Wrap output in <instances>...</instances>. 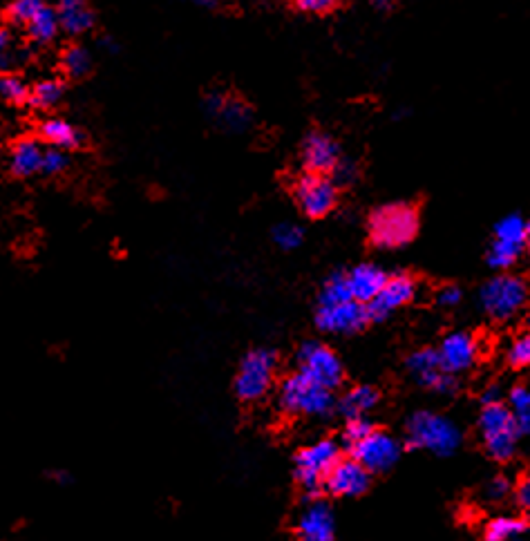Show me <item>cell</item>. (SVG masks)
Here are the masks:
<instances>
[{"label":"cell","instance_id":"obj_1","mask_svg":"<svg viewBox=\"0 0 530 541\" xmlns=\"http://www.w3.org/2000/svg\"><path fill=\"white\" fill-rule=\"evenodd\" d=\"M280 405L289 414L327 416L334 410V389L316 383L305 372H296L280 385Z\"/></svg>","mask_w":530,"mask_h":541},{"label":"cell","instance_id":"obj_2","mask_svg":"<svg viewBox=\"0 0 530 541\" xmlns=\"http://www.w3.org/2000/svg\"><path fill=\"white\" fill-rule=\"evenodd\" d=\"M410 448L428 450L439 457H450L459 450L461 432L446 416L432 412H416L408 421Z\"/></svg>","mask_w":530,"mask_h":541},{"label":"cell","instance_id":"obj_3","mask_svg":"<svg viewBox=\"0 0 530 541\" xmlns=\"http://www.w3.org/2000/svg\"><path fill=\"white\" fill-rule=\"evenodd\" d=\"M479 432L492 459L510 461L515 457L517 441L522 432H519L510 407H506L501 401L486 403L479 416Z\"/></svg>","mask_w":530,"mask_h":541},{"label":"cell","instance_id":"obj_4","mask_svg":"<svg viewBox=\"0 0 530 541\" xmlns=\"http://www.w3.org/2000/svg\"><path fill=\"white\" fill-rule=\"evenodd\" d=\"M419 217L410 204H385L369 217V237L381 249H399L414 240Z\"/></svg>","mask_w":530,"mask_h":541},{"label":"cell","instance_id":"obj_5","mask_svg":"<svg viewBox=\"0 0 530 541\" xmlns=\"http://www.w3.org/2000/svg\"><path fill=\"white\" fill-rule=\"evenodd\" d=\"M528 287L517 275H497L479 291V302L488 316L506 320L526 305Z\"/></svg>","mask_w":530,"mask_h":541},{"label":"cell","instance_id":"obj_6","mask_svg":"<svg viewBox=\"0 0 530 541\" xmlns=\"http://www.w3.org/2000/svg\"><path fill=\"white\" fill-rule=\"evenodd\" d=\"M276 354L271 349H253L242 360L240 372L235 376V394L242 401L253 403L269 392L276 374Z\"/></svg>","mask_w":530,"mask_h":541},{"label":"cell","instance_id":"obj_7","mask_svg":"<svg viewBox=\"0 0 530 541\" xmlns=\"http://www.w3.org/2000/svg\"><path fill=\"white\" fill-rule=\"evenodd\" d=\"M338 459H340L338 443L329 439L309 445V448L296 454V479L300 486L307 490L309 499L318 497V490L323 488L325 474Z\"/></svg>","mask_w":530,"mask_h":541},{"label":"cell","instance_id":"obj_8","mask_svg":"<svg viewBox=\"0 0 530 541\" xmlns=\"http://www.w3.org/2000/svg\"><path fill=\"white\" fill-rule=\"evenodd\" d=\"M293 199L300 206V211L311 220L329 215L338 202V186L334 179L320 173H307L296 179L293 184Z\"/></svg>","mask_w":530,"mask_h":541},{"label":"cell","instance_id":"obj_9","mask_svg":"<svg viewBox=\"0 0 530 541\" xmlns=\"http://www.w3.org/2000/svg\"><path fill=\"white\" fill-rule=\"evenodd\" d=\"M369 322V313L365 302L354 298L329 302V305H318L316 325L327 334H356Z\"/></svg>","mask_w":530,"mask_h":541},{"label":"cell","instance_id":"obj_10","mask_svg":"<svg viewBox=\"0 0 530 541\" xmlns=\"http://www.w3.org/2000/svg\"><path fill=\"white\" fill-rule=\"evenodd\" d=\"M349 454H352L356 461H361L369 472H387L399 461L401 445L392 434L381 432L374 427L365 439L349 448Z\"/></svg>","mask_w":530,"mask_h":541},{"label":"cell","instance_id":"obj_11","mask_svg":"<svg viewBox=\"0 0 530 541\" xmlns=\"http://www.w3.org/2000/svg\"><path fill=\"white\" fill-rule=\"evenodd\" d=\"M369 483H372V472L349 454V457H340L331 465L325 474L323 488L334 497H361L363 492H367Z\"/></svg>","mask_w":530,"mask_h":541},{"label":"cell","instance_id":"obj_12","mask_svg":"<svg viewBox=\"0 0 530 541\" xmlns=\"http://www.w3.org/2000/svg\"><path fill=\"white\" fill-rule=\"evenodd\" d=\"M300 372L314 378L316 383L325 385L329 389H336L345 378L343 363L329 347L320 343H305L300 347Z\"/></svg>","mask_w":530,"mask_h":541},{"label":"cell","instance_id":"obj_13","mask_svg":"<svg viewBox=\"0 0 530 541\" xmlns=\"http://www.w3.org/2000/svg\"><path fill=\"white\" fill-rule=\"evenodd\" d=\"M416 296V282L410 275L399 273V275H387L383 289L376 293V296L367 302V313L369 320L381 322L390 318L396 309H401L412 302Z\"/></svg>","mask_w":530,"mask_h":541},{"label":"cell","instance_id":"obj_14","mask_svg":"<svg viewBox=\"0 0 530 541\" xmlns=\"http://www.w3.org/2000/svg\"><path fill=\"white\" fill-rule=\"evenodd\" d=\"M408 369L416 381L425 387H430L432 392L450 396L459 389L457 374H450L441 367L437 349L414 351V354L408 358Z\"/></svg>","mask_w":530,"mask_h":541},{"label":"cell","instance_id":"obj_15","mask_svg":"<svg viewBox=\"0 0 530 541\" xmlns=\"http://www.w3.org/2000/svg\"><path fill=\"white\" fill-rule=\"evenodd\" d=\"M204 108L220 126L231 132H242L251 126V108L238 97H233L229 92L215 90L206 97Z\"/></svg>","mask_w":530,"mask_h":541},{"label":"cell","instance_id":"obj_16","mask_svg":"<svg viewBox=\"0 0 530 541\" xmlns=\"http://www.w3.org/2000/svg\"><path fill=\"white\" fill-rule=\"evenodd\" d=\"M300 153H302V164H305L307 173L329 175L340 161V146L336 144V139L320 130L309 132L305 141H302Z\"/></svg>","mask_w":530,"mask_h":541},{"label":"cell","instance_id":"obj_17","mask_svg":"<svg viewBox=\"0 0 530 541\" xmlns=\"http://www.w3.org/2000/svg\"><path fill=\"white\" fill-rule=\"evenodd\" d=\"M439 363L450 374H461L475 365L479 356V345L466 331H454V334L443 338L441 347L437 349Z\"/></svg>","mask_w":530,"mask_h":541},{"label":"cell","instance_id":"obj_18","mask_svg":"<svg viewBox=\"0 0 530 541\" xmlns=\"http://www.w3.org/2000/svg\"><path fill=\"white\" fill-rule=\"evenodd\" d=\"M296 533L305 541H331L336 537L334 512H331V508L325 501L314 497L309 506L302 510Z\"/></svg>","mask_w":530,"mask_h":541},{"label":"cell","instance_id":"obj_19","mask_svg":"<svg viewBox=\"0 0 530 541\" xmlns=\"http://www.w3.org/2000/svg\"><path fill=\"white\" fill-rule=\"evenodd\" d=\"M345 275H347V284L354 300L365 302V305L383 289V284L387 280V273L383 269H378L376 264H358L356 269H352Z\"/></svg>","mask_w":530,"mask_h":541},{"label":"cell","instance_id":"obj_20","mask_svg":"<svg viewBox=\"0 0 530 541\" xmlns=\"http://www.w3.org/2000/svg\"><path fill=\"white\" fill-rule=\"evenodd\" d=\"M56 16H59L61 30L72 36L90 32L94 25V14L88 0H59V5H56Z\"/></svg>","mask_w":530,"mask_h":541},{"label":"cell","instance_id":"obj_21","mask_svg":"<svg viewBox=\"0 0 530 541\" xmlns=\"http://www.w3.org/2000/svg\"><path fill=\"white\" fill-rule=\"evenodd\" d=\"M43 164V148L32 139L18 141L9 155V168L16 177H32L41 173Z\"/></svg>","mask_w":530,"mask_h":541},{"label":"cell","instance_id":"obj_22","mask_svg":"<svg viewBox=\"0 0 530 541\" xmlns=\"http://www.w3.org/2000/svg\"><path fill=\"white\" fill-rule=\"evenodd\" d=\"M41 139H45L50 146L63 150H74L83 144L81 132L63 119H45L41 123Z\"/></svg>","mask_w":530,"mask_h":541},{"label":"cell","instance_id":"obj_23","mask_svg":"<svg viewBox=\"0 0 530 541\" xmlns=\"http://www.w3.org/2000/svg\"><path fill=\"white\" fill-rule=\"evenodd\" d=\"M378 405V392L369 385H358L354 389L340 398L338 403V412L345 416V419H354V416H365L367 412H372Z\"/></svg>","mask_w":530,"mask_h":541},{"label":"cell","instance_id":"obj_24","mask_svg":"<svg viewBox=\"0 0 530 541\" xmlns=\"http://www.w3.org/2000/svg\"><path fill=\"white\" fill-rule=\"evenodd\" d=\"M25 30H27V34H30V39L36 43H41V45L52 43L56 39V34H59V30H61L56 9L45 3L39 12H36L30 21H27Z\"/></svg>","mask_w":530,"mask_h":541},{"label":"cell","instance_id":"obj_25","mask_svg":"<svg viewBox=\"0 0 530 541\" xmlns=\"http://www.w3.org/2000/svg\"><path fill=\"white\" fill-rule=\"evenodd\" d=\"M530 535V524L519 517H497L488 521L486 539L488 541H517Z\"/></svg>","mask_w":530,"mask_h":541},{"label":"cell","instance_id":"obj_26","mask_svg":"<svg viewBox=\"0 0 530 541\" xmlns=\"http://www.w3.org/2000/svg\"><path fill=\"white\" fill-rule=\"evenodd\" d=\"M61 68H63L65 74H68V77H72V79H81V77H85V74H88L90 68H92V56H90L88 50H85V47H81V45H72V47H68V50L63 52Z\"/></svg>","mask_w":530,"mask_h":541},{"label":"cell","instance_id":"obj_27","mask_svg":"<svg viewBox=\"0 0 530 541\" xmlns=\"http://www.w3.org/2000/svg\"><path fill=\"white\" fill-rule=\"evenodd\" d=\"M63 83L59 79H43L34 85V90L30 92V101L36 108H54L56 103L63 99Z\"/></svg>","mask_w":530,"mask_h":541},{"label":"cell","instance_id":"obj_28","mask_svg":"<svg viewBox=\"0 0 530 541\" xmlns=\"http://www.w3.org/2000/svg\"><path fill=\"white\" fill-rule=\"evenodd\" d=\"M522 251H524V246L495 240V242H492V246H490L488 264H490L492 269H497V271H506V269H510L517 262L519 255H522Z\"/></svg>","mask_w":530,"mask_h":541},{"label":"cell","instance_id":"obj_29","mask_svg":"<svg viewBox=\"0 0 530 541\" xmlns=\"http://www.w3.org/2000/svg\"><path fill=\"white\" fill-rule=\"evenodd\" d=\"M510 412H513L517 427L522 434H530V389L515 387L510 389Z\"/></svg>","mask_w":530,"mask_h":541},{"label":"cell","instance_id":"obj_30","mask_svg":"<svg viewBox=\"0 0 530 541\" xmlns=\"http://www.w3.org/2000/svg\"><path fill=\"white\" fill-rule=\"evenodd\" d=\"M524 233H526V222L522 215H508L495 226V240H501V242L524 246Z\"/></svg>","mask_w":530,"mask_h":541},{"label":"cell","instance_id":"obj_31","mask_svg":"<svg viewBox=\"0 0 530 541\" xmlns=\"http://www.w3.org/2000/svg\"><path fill=\"white\" fill-rule=\"evenodd\" d=\"M349 298H354V296H352V291H349L347 275L334 273V275H329L327 282L323 284L318 305H329V302H340V300H349Z\"/></svg>","mask_w":530,"mask_h":541},{"label":"cell","instance_id":"obj_32","mask_svg":"<svg viewBox=\"0 0 530 541\" xmlns=\"http://www.w3.org/2000/svg\"><path fill=\"white\" fill-rule=\"evenodd\" d=\"M0 99L7 103H23L30 99V90L23 79L14 77V74H0Z\"/></svg>","mask_w":530,"mask_h":541},{"label":"cell","instance_id":"obj_33","mask_svg":"<svg viewBox=\"0 0 530 541\" xmlns=\"http://www.w3.org/2000/svg\"><path fill=\"white\" fill-rule=\"evenodd\" d=\"M45 5V0H14L12 5H9V21L14 25L25 27L27 21L39 12V9Z\"/></svg>","mask_w":530,"mask_h":541},{"label":"cell","instance_id":"obj_34","mask_svg":"<svg viewBox=\"0 0 530 541\" xmlns=\"http://www.w3.org/2000/svg\"><path fill=\"white\" fill-rule=\"evenodd\" d=\"M273 240H276V244L280 246V249L291 251V249H296V246H300L302 229L298 224L282 222V224L276 226V229H273Z\"/></svg>","mask_w":530,"mask_h":541},{"label":"cell","instance_id":"obj_35","mask_svg":"<svg viewBox=\"0 0 530 541\" xmlns=\"http://www.w3.org/2000/svg\"><path fill=\"white\" fill-rule=\"evenodd\" d=\"M372 430H374V425H372V421H367L365 416H354V419H347V425L343 430V443L347 445V450L361 439H365V436Z\"/></svg>","mask_w":530,"mask_h":541},{"label":"cell","instance_id":"obj_36","mask_svg":"<svg viewBox=\"0 0 530 541\" xmlns=\"http://www.w3.org/2000/svg\"><path fill=\"white\" fill-rule=\"evenodd\" d=\"M68 166H70V157L65 155L63 148L52 146L43 150V164H41L43 175H61Z\"/></svg>","mask_w":530,"mask_h":541},{"label":"cell","instance_id":"obj_37","mask_svg":"<svg viewBox=\"0 0 530 541\" xmlns=\"http://www.w3.org/2000/svg\"><path fill=\"white\" fill-rule=\"evenodd\" d=\"M506 358L513 367H530V331L510 343Z\"/></svg>","mask_w":530,"mask_h":541},{"label":"cell","instance_id":"obj_38","mask_svg":"<svg viewBox=\"0 0 530 541\" xmlns=\"http://www.w3.org/2000/svg\"><path fill=\"white\" fill-rule=\"evenodd\" d=\"M293 7L298 9L302 14H316L323 16L329 14L331 9L338 7V0H291Z\"/></svg>","mask_w":530,"mask_h":541},{"label":"cell","instance_id":"obj_39","mask_svg":"<svg viewBox=\"0 0 530 541\" xmlns=\"http://www.w3.org/2000/svg\"><path fill=\"white\" fill-rule=\"evenodd\" d=\"M329 175H331V179H334L336 186H347V184L354 182L358 173H356V166L352 164V161L340 157V161L334 166V170H331Z\"/></svg>","mask_w":530,"mask_h":541},{"label":"cell","instance_id":"obj_40","mask_svg":"<svg viewBox=\"0 0 530 541\" xmlns=\"http://www.w3.org/2000/svg\"><path fill=\"white\" fill-rule=\"evenodd\" d=\"M510 492V483L506 477H495L486 488V497L492 499V501H501L504 497H508Z\"/></svg>","mask_w":530,"mask_h":541},{"label":"cell","instance_id":"obj_41","mask_svg":"<svg viewBox=\"0 0 530 541\" xmlns=\"http://www.w3.org/2000/svg\"><path fill=\"white\" fill-rule=\"evenodd\" d=\"M515 497H517V506L530 517V474H526V477L519 481Z\"/></svg>","mask_w":530,"mask_h":541},{"label":"cell","instance_id":"obj_42","mask_svg":"<svg viewBox=\"0 0 530 541\" xmlns=\"http://www.w3.org/2000/svg\"><path fill=\"white\" fill-rule=\"evenodd\" d=\"M12 54H14V41L9 32L0 30V68H5V65L12 63Z\"/></svg>","mask_w":530,"mask_h":541},{"label":"cell","instance_id":"obj_43","mask_svg":"<svg viewBox=\"0 0 530 541\" xmlns=\"http://www.w3.org/2000/svg\"><path fill=\"white\" fill-rule=\"evenodd\" d=\"M461 302V289L457 287H443L439 291V305L441 307H457Z\"/></svg>","mask_w":530,"mask_h":541},{"label":"cell","instance_id":"obj_44","mask_svg":"<svg viewBox=\"0 0 530 541\" xmlns=\"http://www.w3.org/2000/svg\"><path fill=\"white\" fill-rule=\"evenodd\" d=\"M369 5L378 9V12H392L396 7V0H369Z\"/></svg>","mask_w":530,"mask_h":541},{"label":"cell","instance_id":"obj_45","mask_svg":"<svg viewBox=\"0 0 530 541\" xmlns=\"http://www.w3.org/2000/svg\"><path fill=\"white\" fill-rule=\"evenodd\" d=\"M481 401H484V405L486 403H497V401H501V398H499V387H495V385L488 387L486 392H484V396H481Z\"/></svg>","mask_w":530,"mask_h":541},{"label":"cell","instance_id":"obj_46","mask_svg":"<svg viewBox=\"0 0 530 541\" xmlns=\"http://www.w3.org/2000/svg\"><path fill=\"white\" fill-rule=\"evenodd\" d=\"M186 3H191L195 7H202V9H215L217 7V0H186Z\"/></svg>","mask_w":530,"mask_h":541},{"label":"cell","instance_id":"obj_47","mask_svg":"<svg viewBox=\"0 0 530 541\" xmlns=\"http://www.w3.org/2000/svg\"><path fill=\"white\" fill-rule=\"evenodd\" d=\"M524 249L530 253V222H526V233H524Z\"/></svg>","mask_w":530,"mask_h":541}]
</instances>
